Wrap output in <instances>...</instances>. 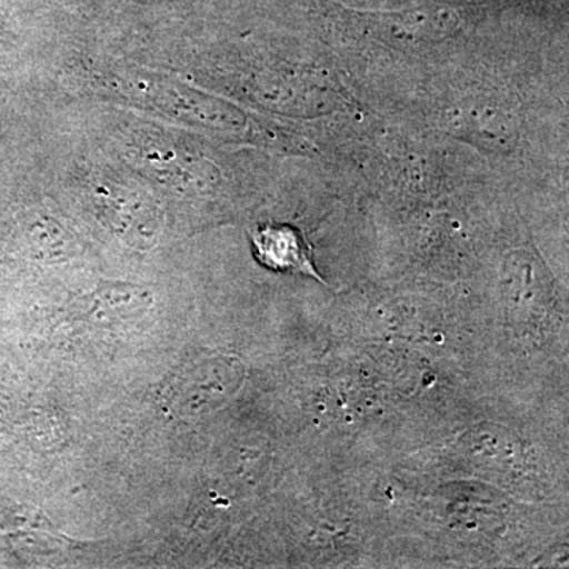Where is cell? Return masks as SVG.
Listing matches in <instances>:
<instances>
[{
	"label": "cell",
	"mask_w": 569,
	"mask_h": 569,
	"mask_svg": "<svg viewBox=\"0 0 569 569\" xmlns=\"http://www.w3.org/2000/svg\"><path fill=\"white\" fill-rule=\"evenodd\" d=\"M254 258L264 268L277 272H293L320 280L312 260V249L298 228L284 223L260 224L252 234Z\"/></svg>",
	"instance_id": "cell-1"
}]
</instances>
